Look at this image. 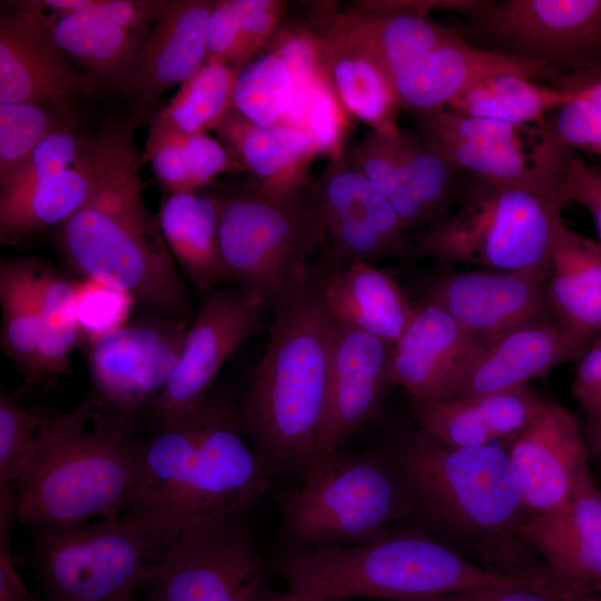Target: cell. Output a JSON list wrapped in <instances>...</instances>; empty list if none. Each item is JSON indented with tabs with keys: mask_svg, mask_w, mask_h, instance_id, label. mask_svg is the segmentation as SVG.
Listing matches in <instances>:
<instances>
[{
	"mask_svg": "<svg viewBox=\"0 0 601 601\" xmlns=\"http://www.w3.org/2000/svg\"><path fill=\"white\" fill-rule=\"evenodd\" d=\"M383 449L403 482L417 525L490 571L558 589L522 538L531 515L505 447H457L420 427H402Z\"/></svg>",
	"mask_w": 601,
	"mask_h": 601,
	"instance_id": "1",
	"label": "cell"
},
{
	"mask_svg": "<svg viewBox=\"0 0 601 601\" xmlns=\"http://www.w3.org/2000/svg\"><path fill=\"white\" fill-rule=\"evenodd\" d=\"M331 267L319 255L270 303L264 354L235 406L243 436L274 477L297 474L319 452L333 334L324 300Z\"/></svg>",
	"mask_w": 601,
	"mask_h": 601,
	"instance_id": "2",
	"label": "cell"
},
{
	"mask_svg": "<svg viewBox=\"0 0 601 601\" xmlns=\"http://www.w3.org/2000/svg\"><path fill=\"white\" fill-rule=\"evenodd\" d=\"M235 406L209 394L191 413L147 430L141 440L142 489L124 515L180 532L252 508L274 476L243 436Z\"/></svg>",
	"mask_w": 601,
	"mask_h": 601,
	"instance_id": "3",
	"label": "cell"
},
{
	"mask_svg": "<svg viewBox=\"0 0 601 601\" xmlns=\"http://www.w3.org/2000/svg\"><path fill=\"white\" fill-rule=\"evenodd\" d=\"M93 403L46 416L17 482V520L36 532L117 519L142 489L141 440L93 423Z\"/></svg>",
	"mask_w": 601,
	"mask_h": 601,
	"instance_id": "4",
	"label": "cell"
},
{
	"mask_svg": "<svg viewBox=\"0 0 601 601\" xmlns=\"http://www.w3.org/2000/svg\"><path fill=\"white\" fill-rule=\"evenodd\" d=\"M272 568L296 595L337 600L393 601L533 583L475 564L415 523L361 544L280 548Z\"/></svg>",
	"mask_w": 601,
	"mask_h": 601,
	"instance_id": "5",
	"label": "cell"
},
{
	"mask_svg": "<svg viewBox=\"0 0 601 601\" xmlns=\"http://www.w3.org/2000/svg\"><path fill=\"white\" fill-rule=\"evenodd\" d=\"M141 164L137 155L57 226L58 246L83 278L125 292L154 313L186 321L190 298L158 220L144 203Z\"/></svg>",
	"mask_w": 601,
	"mask_h": 601,
	"instance_id": "6",
	"label": "cell"
},
{
	"mask_svg": "<svg viewBox=\"0 0 601 601\" xmlns=\"http://www.w3.org/2000/svg\"><path fill=\"white\" fill-rule=\"evenodd\" d=\"M296 475L298 483L275 491L282 548L361 544L415 523L384 449L319 452Z\"/></svg>",
	"mask_w": 601,
	"mask_h": 601,
	"instance_id": "7",
	"label": "cell"
},
{
	"mask_svg": "<svg viewBox=\"0 0 601 601\" xmlns=\"http://www.w3.org/2000/svg\"><path fill=\"white\" fill-rule=\"evenodd\" d=\"M562 208L548 193L471 176L456 210L413 234V258L544 274Z\"/></svg>",
	"mask_w": 601,
	"mask_h": 601,
	"instance_id": "8",
	"label": "cell"
},
{
	"mask_svg": "<svg viewBox=\"0 0 601 601\" xmlns=\"http://www.w3.org/2000/svg\"><path fill=\"white\" fill-rule=\"evenodd\" d=\"M178 533L127 515L37 532L39 593L45 601H132Z\"/></svg>",
	"mask_w": 601,
	"mask_h": 601,
	"instance_id": "9",
	"label": "cell"
},
{
	"mask_svg": "<svg viewBox=\"0 0 601 601\" xmlns=\"http://www.w3.org/2000/svg\"><path fill=\"white\" fill-rule=\"evenodd\" d=\"M219 247L225 280L270 303L321 254L323 218L313 184L286 195L254 181L220 195Z\"/></svg>",
	"mask_w": 601,
	"mask_h": 601,
	"instance_id": "10",
	"label": "cell"
},
{
	"mask_svg": "<svg viewBox=\"0 0 601 601\" xmlns=\"http://www.w3.org/2000/svg\"><path fill=\"white\" fill-rule=\"evenodd\" d=\"M187 331L186 321L154 313L90 342L91 421L131 435L148 426L154 404L177 365Z\"/></svg>",
	"mask_w": 601,
	"mask_h": 601,
	"instance_id": "11",
	"label": "cell"
},
{
	"mask_svg": "<svg viewBox=\"0 0 601 601\" xmlns=\"http://www.w3.org/2000/svg\"><path fill=\"white\" fill-rule=\"evenodd\" d=\"M267 565L242 513L183 529L145 587L142 601H253Z\"/></svg>",
	"mask_w": 601,
	"mask_h": 601,
	"instance_id": "12",
	"label": "cell"
},
{
	"mask_svg": "<svg viewBox=\"0 0 601 601\" xmlns=\"http://www.w3.org/2000/svg\"><path fill=\"white\" fill-rule=\"evenodd\" d=\"M411 116L417 132L456 169L556 198L560 145L545 125H515L461 116L446 109Z\"/></svg>",
	"mask_w": 601,
	"mask_h": 601,
	"instance_id": "13",
	"label": "cell"
},
{
	"mask_svg": "<svg viewBox=\"0 0 601 601\" xmlns=\"http://www.w3.org/2000/svg\"><path fill=\"white\" fill-rule=\"evenodd\" d=\"M467 18L491 50L566 72L601 68V0L482 1Z\"/></svg>",
	"mask_w": 601,
	"mask_h": 601,
	"instance_id": "14",
	"label": "cell"
},
{
	"mask_svg": "<svg viewBox=\"0 0 601 601\" xmlns=\"http://www.w3.org/2000/svg\"><path fill=\"white\" fill-rule=\"evenodd\" d=\"M343 157L388 201L411 233L440 221L459 205L465 181L416 131H371Z\"/></svg>",
	"mask_w": 601,
	"mask_h": 601,
	"instance_id": "15",
	"label": "cell"
},
{
	"mask_svg": "<svg viewBox=\"0 0 601 601\" xmlns=\"http://www.w3.org/2000/svg\"><path fill=\"white\" fill-rule=\"evenodd\" d=\"M267 304L239 287L205 294L177 365L150 413L147 430L195 411L210 394L224 363L263 323Z\"/></svg>",
	"mask_w": 601,
	"mask_h": 601,
	"instance_id": "16",
	"label": "cell"
},
{
	"mask_svg": "<svg viewBox=\"0 0 601 601\" xmlns=\"http://www.w3.org/2000/svg\"><path fill=\"white\" fill-rule=\"evenodd\" d=\"M325 229L319 255L333 266L413 258L411 233L388 201L342 156L313 184Z\"/></svg>",
	"mask_w": 601,
	"mask_h": 601,
	"instance_id": "17",
	"label": "cell"
},
{
	"mask_svg": "<svg viewBox=\"0 0 601 601\" xmlns=\"http://www.w3.org/2000/svg\"><path fill=\"white\" fill-rule=\"evenodd\" d=\"M544 274L474 269L435 270L415 284L418 303L445 311L482 343L519 325L553 317L548 306Z\"/></svg>",
	"mask_w": 601,
	"mask_h": 601,
	"instance_id": "18",
	"label": "cell"
},
{
	"mask_svg": "<svg viewBox=\"0 0 601 601\" xmlns=\"http://www.w3.org/2000/svg\"><path fill=\"white\" fill-rule=\"evenodd\" d=\"M0 17V104L48 102L71 107L97 85L82 73L56 41L48 14L31 1Z\"/></svg>",
	"mask_w": 601,
	"mask_h": 601,
	"instance_id": "19",
	"label": "cell"
},
{
	"mask_svg": "<svg viewBox=\"0 0 601 601\" xmlns=\"http://www.w3.org/2000/svg\"><path fill=\"white\" fill-rule=\"evenodd\" d=\"M505 449L531 516L560 509L590 473L583 432L570 412L552 401H545Z\"/></svg>",
	"mask_w": 601,
	"mask_h": 601,
	"instance_id": "20",
	"label": "cell"
},
{
	"mask_svg": "<svg viewBox=\"0 0 601 601\" xmlns=\"http://www.w3.org/2000/svg\"><path fill=\"white\" fill-rule=\"evenodd\" d=\"M213 0H169L142 40L121 88L136 127L175 85L189 79L206 61V32Z\"/></svg>",
	"mask_w": 601,
	"mask_h": 601,
	"instance_id": "21",
	"label": "cell"
},
{
	"mask_svg": "<svg viewBox=\"0 0 601 601\" xmlns=\"http://www.w3.org/2000/svg\"><path fill=\"white\" fill-rule=\"evenodd\" d=\"M393 347L394 344L333 319L327 410L319 452L341 449L376 416L393 384Z\"/></svg>",
	"mask_w": 601,
	"mask_h": 601,
	"instance_id": "22",
	"label": "cell"
},
{
	"mask_svg": "<svg viewBox=\"0 0 601 601\" xmlns=\"http://www.w3.org/2000/svg\"><path fill=\"white\" fill-rule=\"evenodd\" d=\"M135 126L111 125L101 146L82 161L38 183L16 199L0 204L4 243L59 226L83 207L138 154L131 142Z\"/></svg>",
	"mask_w": 601,
	"mask_h": 601,
	"instance_id": "23",
	"label": "cell"
},
{
	"mask_svg": "<svg viewBox=\"0 0 601 601\" xmlns=\"http://www.w3.org/2000/svg\"><path fill=\"white\" fill-rule=\"evenodd\" d=\"M481 345L445 311L417 302L412 322L393 347L392 382L414 403L454 398Z\"/></svg>",
	"mask_w": 601,
	"mask_h": 601,
	"instance_id": "24",
	"label": "cell"
},
{
	"mask_svg": "<svg viewBox=\"0 0 601 601\" xmlns=\"http://www.w3.org/2000/svg\"><path fill=\"white\" fill-rule=\"evenodd\" d=\"M522 538L560 593H601V491L591 472L560 509L530 516Z\"/></svg>",
	"mask_w": 601,
	"mask_h": 601,
	"instance_id": "25",
	"label": "cell"
},
{
	"mask_svg": "<svg viewBox=\"0 0 601 601\" xmlns=\"http://www.w3.org/2000/svg\"><path fill=\"white\" fill-rule=\"evenodd\" d=\"M501 72L553 81L563 73L545 63L472 46L457 35L394 70L390 79L400 108L425 114L444 109L467 86Z\"/></svg>",
	"mask_w": 601,
	"mask_h": 601,
	"instance_id": "26",
	"label": "cell"
},
{
	"mask_svg": "<svg viewBox=\"0 0 601 601\" xmlns=\"http://www.w3.org/2000/svg\"><path fill=\"white\" fill-rule=\"evenodd\" d=\"M590 344L553 317L524 323L482 343L456 397L525 385L562 363L575 362Z\"/></svg>",
	"mask_w": 601,
	"mask_h": 601,
	"instance_id": "27",
	"label": "cell"
},
{
	"mask_svg": "<svg viewBox=\"0 0 601 601\" xmlns=\"http://www.w3.org/2000/svg\"><path fill=\"white\" fill-rule=\"evenodd\" d=\"M456 10L459 1L363 2L325 18L321 24L370 55L388 75L459 33L426 16L427 8Z\"/></svg>",
	"mask_w": 601,
	"mask_h": 601,
	"instance_id": "28",
	"label": "cell"
},
{
	"mask_svg": "<svg viewBox=\"0 0 601 601\" xmlns=\"http://www.w3.org/2000/svg\"><path fill=\"white\" fill-rule=\"evenodd\" d=\"M546 400L528 384L511 390L431 403L411 402L417 427L457 447L508 444Z\"/></svg>",
	"mask_w": 601,
	"mask_h": 601,
	"instance_id": "29",
	"label": "cell"
},
{
	"mask_svg": "<svg viewBox=\"0 0 601 601\" xmlns=\"http://www.w3.org/2000/svg\"><path fill=\"white\" fill-rule=\"evenodd\" d=\"M553 318L592 343L601 336V245L561 220L554 231L543 282Z\"/></svg>",
	"mask_w": 601,
	"mask_h": 601,
	"instance_id": "30",
	"label": "cell"
},
{
	"mask_svg": "<svg viewBox=\"0 0 601 601\" xmlns=\"http://www.w3.org/2000/svg\"><path fill=\"white\" fill-rule=\"evenodd\" d=\"M215 130L235 164L252 174L262 190L286 195L312 185L308 168L318 152L298 127L286 122L260 127L230 110Z\"/></svg>",
	"mask_w": 601,
	"mask_h": 601,
	"instance_id": "31",
	"label": "cell"
},
{
	"mask_svg": "<svg viewBox=\"0 0 601 601\" xmlns=\"http://www.w3.org/2000/svg\"><path fill=\"white\" fill-rule=\"evenodd\" d=\"M324 300L334 321L390 344L398 341L415 314L394 276L368 263L332 265Z\"/></svg>",
	"mask_w": 601,
	"mask_h": 601,
	"instance_id": "32",
	"label": "cell"
},
{
	"mask_svg": "<svg viewBox=\"0 0 601 601\" xmlns=\"http://www.w3.org/2000/svg\"><path fill=\"white\" fill-rule=\"evenodd\" d=\"M314 32L319 69L346 115L373 131L397 132L400 105L388 75L347 40L321 28Z\"/></svg>",
	"mask_w": 601,
	"mask_h": 601,
	"instance_id": "33",
	"label": "cell"
},
{
	"mask_svg": "<svg viewBox=\"0 0 601 601\" xmlns=\"http://www.w3.org/2000/svg\"><path fill=\"white\" fill-rule=\"evenodd\" d=\"M221 213L220 195L198 190L167 194L157 218L173 257L204 294L225 282L219 247Z\"/></svg>",
	"mask_w": 601,
	"mask_h": 601,
	"instance_id": "34",
	"label": "cell"
},
{
	"mask_svg": "<svg viewBox=\"0 0 601 601\" xmlns=\"http://www.w3.org/2000/svg\"><path fill=\"white\" fill-rule=\"evenodd\" d=\"M47 14L71 62L96 85L121 90L144 39L90 10Z\"/></svg>",
	"mask_w": 601,
	"mask_h": 601,
	"instance_id": "35",
	"label": "cell"
},
{
	"mask_svg": "<svg viewBox=\"0 0 601 601\" xmlns=\"http://www.w3.org/2000/svg\"><path fill=\"white\" fill-rule=\"evenodd\" d=\"M571 97L554 86L540 85L519 73L501 72L467 86L444 109L515 125H544L546 116Z\"/></svg>",
	"mask_w": 601,
	"mask_h": 601,
	"instance_id": "36",
	"label": "cell"
},
{
	"mask_svg": "<svg viewBox=\"0 0 601 601\" xmlns=\"http://www.w3.org/2000/svg\"><path fill=\"white\" fill-rule=\"evenodd\" d=\"M238 71L233 65L205 62L154 115L148 136H190L215 130L233 109Z\"/></svg>",
	"mask_w": 601,
	"mask_h": 601,
	"instance_id": "37",
	"label": "cell"
},
{
	"mask_svg": "<svg viewBox=\"0 0 601 601\" xmlns=\"http://www.w3.org/2000/svg\"><path fill=\"white\" fill-rule=\"evenodd\" d=\"M286 2L216 0L206 32V61L243 68L280 28Z\"/></svg>",
	"mask_w": 601,
	"mask_h": 601,
	"instance_id": "38",
	"label": "cell"
},
{
	"mask_svg": "<svg viewBox=\"0 0 601 601\" xmlns=\"http://www.w3.org/2000/svg\"><path fill=\"white\" fill-rule=\"evenodd\" d=\"M31 289L39 325L38 381L66 372L82 337L76 313L75 283L32 259Z\"/></svg>",
	"mask_w": 601,
	"mask_h": 601,
	"instance_id": "39",
	"label": "cell"
},
{
	"mask_svg": "<svg viewBox=\"0 0 601 601\" xmlns=\"http://www.w3.org/2000/svg\"><path fill=\"white\" fill-rule=\"evenodd\" d=\"M140 159L150 161L167 194L198 191L236 165L226 146L207 134L147 136Z\"/></svg>",
	"mask_w": 601,
	"mask_h": 601,
	"instance_id": "40",
	"label": "cell"
},
{
	"mask_svg": "<svg viewBox=\"0 0 601 601\" xmlns=\"http://www.w3.org/2000/svg\"><path fill=\"white\" fill-rule=\"evenodd\" d=\"M31 270L32 258L1 262V346L28 381L36 382L39 367V325L31 289Z\"/></svg>",
	"mask_w": 601,
	"mask_h": 601,
	"instance_id": "41",
	"label": "cell"
},
{
	"mask_svg": "<svg viewBox=\"0 0 601 601\" xmlns=\"http://www.w3.org/2000/svg\"><path fill=\"white\" fill-rule=\"evenodd\" d=\"M294 98V79L284 59L272 50L239 69L233 93V111L260 127L282 122Z\"/></svg>",
	"mask_w": 601,
	"mask_h": 601,
	"instance_id": "42",
	"label": "cell"
},
{
	"mask_svg": "<svg viewBox=\"0 0 601 601\" xmlns=\"http://www.w3.org/2000/svg\"><path fill=\"white\" fill-rule=\"evenodd\" d=\"M554 87L572 97L546 116L548 131L571 150L601 156V68L564 72Z\"/></svg>",
	"mask_w": 601,
	"mask_h": 601,
	"instance_id": "43",
	"label": "cell"
},
{
	"mask_svg": "<svg viewBox=\"0 0 601 601\" xmlns=\"http://www.w3.org/2000/svg\"><path fill=\"white\" fill-rule=\"evenodd\" d=\"M68 106L48 102L0 104V179L18 168L50 134L76 128Z\"/></svg>",
	"mask_w": 601,
	"mask_h": 601,
	"instance_id": "44",
	"label": "cell"
},
{
	"mask_svg": "<svg viewBox=\"0 0 601 601\" xmlns=\"http://www.w3.org/2000/svg\"><path fill=\"white\" fill-rule=\"evenodd\" d=\"M106 134L107 128L97 136L80 134L76 128L50 134L18 168L0 179V204L18 198L38 183L88 158L101 146Z\"/></svg>",
	"mask_w": 601,
	"mask_h": 601,
	"instance_id": "45",
	"label": "cell"
},
{
	"mask_svg": "<svg viewBox=\"0 0 601 601\" xmlns=\"http://www.w3.org/2000/svg\"><path fill=\"white\" fill-rule=\"evenodd\" d=\"M346 112L324 76L300 100L295 102L282 122L302 129L314 142L318 154L329 159L343 155Z\"/></svg>",
	"mask_w": 601,
	"mask_h": 601,
	"instance_id": "46",
	"label": "cell"
},
{
	"mask_svg": "<svg viewBox=\"0 0 601 601\" xmlns=\"http://www.w3.org/2000/svg\"><path fill=\"white\" fill-rule=\"evenodd\" d=\"M45 416L21 408L16 400L0 394V489L16 487L39 440Z\"/></svg>",
	"mask_w": 601,
	"mask_h": 601,
	"instance_id": "47",
	"label": "cell"
},
{
	"mask_svg": "<svg viewBox=\"0 0 601 601\" xmlns=\"http://www.w3.org/2000/svg\"><path fill=\"white\" fill-rule=\"evenodd\" d=\"M76 313L81 336L92 342L128 322L134 298L92 278L75 283Z\"/></svg>",
	"mask_w": 601,
	"mask_h": 601,
	"instance_id": "48",
	"label": "cell"
},
{
	"mask_svg": "<svg viewBox=\"0 0 601 601\" xmlns=\"http://www.w3.org/2000/svg\"><path fill=\"white\" fill-rule=\"evenodd\" d=\"M572 394L583 415L590 457L601 465V336L575 361Z\"/></svg>",
	"mask_w": 601,
	"mask_h": 601,
	"instance_id": "49",
	"label": "cell"
},
{
	"mask_svg": "<svg viewBox=\"0 0 601 601\" xmlns=\"http://www.w3.org/2000/svg\"><path fill=\"white\" fill-rule=\"evenodd\" d=\"M555 195L564 207L577 203L590 214L601 245V170L587 164L577 151L560 145Z\"/></svg>",
	"mask_w": 601,
	"mask_h": 601,
	"instance_id": "50",
	"label": "cell"
},
{
	"mask_svg": "<svg viewBox=\"0 0 601 601\" xmlns=\"http://www.w3.org/2000/svg\"><path fill=\"white\" fill-rule=\"evenodd\" d=\"M17 520V490H0V601H45L29 590L20 577L10 549Z\"/></svg>",
	"mask_w": 601,
	"mask_h": 601,
	"instance_id": "51",
	"label": "cell"
},
{
	"mask_svg": "<svg viewBox=\"0 0 601 601\" xmlns=\"http://www.w3.org/2000/svg\"><path fill=\"white\" fill-rule=\"evenodd\" d=\"M169 0H92L87 10L142 38L146 32L149 33V28L162 14Z\"/></svg>",
	"mask_w": 601,
	"mask_h": 601,
	"instance_id": "52",
	"label": "cell"
},
{
	"mask_svg": "<svg viewBox=\"0 0 601 601\" xmlns=\"http://www.w3.org/2000/svg\"><path fill=\"white\" fill-rule=\"evenodd\" d=\"M558 591L536 584L484 587L460 592L393 601H560Z\"/></svg>",
	"mask_w": 601,
	"mask_h": 601,
	"instance_id": "53",
	"label": "cell"
},
{
	"mask_svg": "<svg viewBox=\"0 0 601 601\" xmlns=\"http://www.w3.org/2000/svg\"><path fill=\"white\" fill-rule=\"evenodd\" d=\"M253 601H341L337 599L299 597L286 589L279 591L273 588L268 582L257 592Z\"/></svg>",
	"mask_w": 601,
	"mask_h": 601,
	"instance_id": "54",
	"label": "cell"
},
{
	"mask_svg": "<svg viewBox=\"0 0 601 601\" xmlns=\"http://www.w3.org/2000/svg\"><path fill=\"white\" fill-rule=\"evenodd\" d=\"M560 601H601V595L598 594H558Z\"/></svg>",
	"mask_w": 601,
	"mask_h": 601,
	"instance_id": "55",
	"label": "cell"
},
{
	"mask_svg": "<svg viewBox=\"0 0 601 601\" xmlns=\"http://www.w3.org/2000/svg\"><path fill=\"white\" fill-rule=\"evenodd\" d=\"M341 601H349V600H341Z\"/></svg>",
	"mask_w": 601,
	"mask_h": 601,
	"instance_id": "56",
	"label": "cell"
},
{
	"mask_svg": "<svg viewBox=\"0 0 601 601\" xmlns=\"http://www.w3.org/2000/svg\"><path fill=\"white\" fill-rule=\"evenodd\" d=\"M132 601H135V600H132Z\"/></svg>",
	"mask_w": 601,
	"mask_h": 601,
	"instance_id": "57",
	"label": "cell"
}]
</instances>
